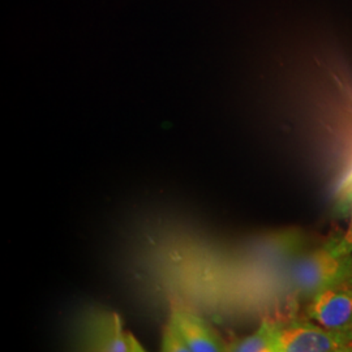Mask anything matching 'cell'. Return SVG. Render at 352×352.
<instances>
[{
  "label": "cell",
  "mask_w": 352,
  "mask_h": 352,
  "mask_svg": "<svg viewBox=\"0 0 352 352\" xmlns=\"http://www.w3.org/2000/svg\"><path fill=\"white\" fill-rule=\"evenodd\" d=\"M347 282H352V254L336 257L325 247L299 256L287 270L289 289L308 300L322 289Z\"/></svg>",
  "instance_id": "obj_1"
},
{
  "label": "cell",
  "mask_w": 352,
  "mask_h": 352,
  "mask_svg": "<svg viewBox=\"0 0 352 352\" xmlns=\"http://www.w3.org/2000/svg\"><path fill=\"white\" fill-rule=\"evenodd\" d=\"M352 351V337L325 329L315 321H273V352Z\"/></svg>",
  "instance_id": "obj_2"
},
{
  "label": "cell",
  "mask_w": 352,
  "mask_h": 352,
  "mask_svg": "<svg viewBox=\"0 0 352 352\" xmlns=\"http://www.w3.org/2000/svg\"><path fill=\"white\" fill-rule=\"evenodd\" d=\"M162 351H227V343L200 316L175 309L164 327Z\"/></svg>",
  "instance_id": "obj_3"
},
{
  "label": "cell",
  "mask_w": 352,
  "mask_h": 352,
  "mask_svg": "<svg viewBox=\"0 0 352 352\" xmlns=\"http://www.w3.org/2000/svg\"><path fill=\"white\" fill-rule=\"evenodd\" d=\"M77 346L82 351H144L138 340L124 329L122 318L104 309L89 311L82 317Z\"/></svg>",
  "instance_id": "obj_4"
},
{
  "label": "cell",
  "mask_w": 352,
  "mask_h": 352,
  "mask_svg": "<svg viewBox=\"0 0 352 352\" xmlns=\"http://www.w3.org/2000/svg\"><path fill=\"white\" fill-rule=\"evenodd\" d=\"M307 316L325 329L352 337V282L316 294L309 299Z\"/></svg>",
  "instance_id": "obj_5"
},
{
  "label": "cell",
  "mask_w": 352,
  "mask_h": 352,
  "mask_svg": "<svg viewBox=\"0 0 352 352\" xmlns=\"http://www.w3.org/2000/svg\"><path fill=\"white\" fill-rule=\"evenodd\" d=\"M227 351L273 352V321L265 320L251 336L227 344Z\"/></svg>",
  "instance_id": "obj_6"
},
{
  "label": "cell",
  "mask_w": 352,
  "mask_h": 352,
  "mask_svg": "<svg viewBox=\"0 0 352 352\" xmlns=\"http://www.w3.org/2000/svg\"><path fill=\"white\" fill-rule=\"evenodd\" d=\"M325 248L336 257L352 254V215L347 230L340 235V238L327 243Z\"/></svg>",
  "instance_id": "obj_7"
},
{
  "label": "cell",
  "mask_w": 352,
  "mask_h": 352,
  "mask_svg": "<svg viewBox=\"0 0 352 352\" xmlns=\"http://www.w3.org/2000/svg\"><path fill=\"white\" fill-rule=\"evenodd\" d=\"M340 204H344L347 208L352 209V170L340 186Z\"/></svg>",
  "instance_id": "obj_8"
}]
</instances>
